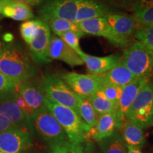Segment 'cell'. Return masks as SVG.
<instances>
[{
    "mask_svg": "<svg viewBox=\"0 0 153 153\" xmlns=\"http://www.w3.org/2000/svg\"><path fill=\"white\" fill-rule=\"evenodd\" d=\"M113 30L120 37L130 39L137 29V23L133 16L111 13L104 17Z\"/></svg>",
    "mask_w": 153,
    "mask_h": 153,
    "instance_id": "obj_17",
    "label": "cell"
},
{
    "mask_svg": "<svg viewBox=\"0 0 153 153\" xmlns=\"http://www.w3.org/2000/svg\"><path fill=\"white\" fill-rule=\"evenodd\" d=\"M7 43H5V42L4 41L2 36H1V35H0V56L2 54L4 50V48L6 47V45H7Z\"/></svg>",
    "mask_w": 153,
    "mask_h": 153,
    "instance_id": "obj_39",
    "label": "cell"
},
{
    "mask_svg": "<svg viewBox=\"0 0 153 153\" xmlns=\"http://www.w3.org/2000/svg\"><path fill=\"white\" fill-rule=\"evenodd\" d=\"M12 1L24 3L29 6H39L45 3L47 0H12Z\"/></svg>",
    "mask_w": 153,
    "mask_h": 153,
    "instance_id": "obj_37",
    "label": "cell"
},
{
    "mask_svg": "<svg viewBox=\"0 0 153 153\" xmlns=\"http://www.w3.org/2000/svg\"><path fill=\"white\" fill-rule=\"evenodd\" d=\"M123 87L108 85V84H102L100 89L107 99L118 105V102H119L120 96L123 91Z\"/></svg>",
    "mask_w": 153,
    "mask_h": 153,
    "instance_id": "obj_31",
    "label": "cell"
},
{
    "mask_svg": "<svg viewBox=\"0 0 153 153\" xmlns=\"http://www.w3.org/2000/svg\"><path fill=\"white\" fill-rule=\"evenodd\" d=\"M36 133L49 148L68 142V135L47 107L36 112L32 122V135Z\"/></svg>",
    "mask_w": 153,
    "mask_h": 153,
    "instance_id": "obj_3",
    "label": "cell"
},
{
    "mask_svg": "<svg viewBox=\"0 0 153 153\" xmlns=\"http://www.w3.org/2000/svg\"><path fill=\"white\" fill-rule=\"evenodd\" d=\"M78 27L85 34L101 36L106 38L115 46L127 47L131 43V39L120 37L113 30L104 17L96 18L78 23Z\"/></svg>",
    "mask_w": 153,
    "mask_h": 153,
    "instance_id": "obj_8",
    "label": "cell"
},
{
    "mask_svg": "<svg viewBox=\"0 0 153 153\" xmlns=\"http://www.w3.org/2000/svg\"><path fill=\"white\" fill-rule=\"evenodd\" d=\"M0 72L18 85L31 79L37 72L22 44L7 43L0 56Z\"/></svg>",
    "mask_w": 153,
    "mask_h": 153,
    "instance_id": "obj_1",
    "label": "cell"
},
{
    "mask_svg": "<svg viewBox=\"0 0 153 153\" xmlns=\"http://www.w3.org/2000/svg\"><path fill=\"white\" fill-rule=\"evenodd\" d=\"M1 7H2V1L0 0V14H1Z\"/></svg>",
    "mask_w": 153,
    "mask_h": 153,
    "instance_id": "obj_43",
    "label": "cell"
},
{
    "mask_svg": "<svg viewBox=\"0 0 153 153\" xmlns=\"http://www.w3.org/2000/svg\"><path fill=\"white\" fill-rule=\"evenodd\" d=\"M64 82L79 97L88 98L101 89L102 82L99 74L68 72L61 76Z\"/></svg>",
    "mask_w": 153,
    "mask_h": 153,
    "instance_id": "obj_9",
    "label": "cell"
},
{
    "mask_svg": "<svg viewBox=\"0 0 153 153\" xmlns=\"http://www.w3.org/2000/svg\"><path fill=\"white\" fill-rule=\"evenodd\" d=\"M88 71L92 74H101L108 72L120 60V55H111L105 57H97L82 52L79 54Z\"/></svg>",
    "mask_w": 153,
    "mask_h": 153,
    "instance_id": "obj_16",
    "label": "cell"
},
{
    "mask_svg": "<svg viewBox=\"0 0 153 153\" xmlns=\"http://www.w3.org/2000/svg\"><path fill=\"white\" fill-rule=\"evenodd\" d=\"M51 38V29L46 23L41 20L35 34L26 43L30 56L34 62L38 64L51 62L48 55Z\"/></svg>",
    "mask_w": 153,
    "mask_h": 153,
    "instance_id": "obj_10",
    "label": "cell"
},
{
    "mask_svg": "<svg viewBox=\"0 0 153 153\" xmlns=\"http://www.w3.org/2000/svg\"><path fill=\"white\" fill-rule=\"evenodd\" d=\"M13 90L0 94V116L9 120L19 131L30 133L24 113L15 102Z\"/></svg>",
    "mask_w": 153,
    "mask_h": 153,
    "instance_id": "obj_12",
    "label": "cell"
},
{
    "mask_svg": "<svg viewBox=\"0 0 153 153\" xmlns=\"http://www.w3.org/2000/svg\"><path fill=\"white\" fill-rule=\"evenodd\" d=\"M134 37L145 45L153 57V25L140 26L135 30Z\"/></svg>",
    "mask_w": 153,
    "mask_h": 153,
    "instance_id": "obj_27",
    "label": "cell"
},
{
    "mask_svg": "<svg viewBox=\"0 0 153 153\" xmlns=\"http://www.w3.org/2000/svg\"><path fill=\"white\" fill-rule=\"evenodd\" d=\"M117 112H111L99 116L95 125L97 131V142L111 136L117 127Z\"/></svg>",
    "mask_w": 153,
    "mask_h": 153,
    "instance_id": "obj_22",
    "label": "cell"
},
{
    "mask_svg": "<svg viewBox=\"0 0 153 153\" xmlns=\"http://www.w3.org/2000/svg\"><path fill=\"white\" fill-rule=\"evenodd\" d=\"M17 85L0 72V94L14 89Z\"/></svg>",
    "mask_w": 153,
    "mask_h": 153,
    "instance_id": "obj_34",
    "label": "cell"
},
{
    "mask_svg": "<svg viewBox=\"0 0 153 153\" xmlns=\"http://www.w3.org/2000/svg\"><path fill=\"white\" fill-rule=\"evenodd\" d=\"M18 129L12 123L3 116H0V133L8 130ZM19 130V129H18Z\"/></svg>",
    "mask_w": 153,
    "mask_h": 153,
    "instance_id": "obj_36",
    "label": "cell"
},
{
    "mask_svg": "<svg viewBox=\"0 0 153 153\" xmlns=\"http://www.w3.org/2000/svg\"><path fill=\"white\" fill-rule=\"evenodd\" d=\"M124 1H129V2H131V1H135V0H123Z\"/></svg>",
    "mask_w": 153,
    "mask_h": 153,
    "instance_id": "obj_44",
    "label": "cell"
},
{
    "mask_svg": "<svg viewBox=\"0 0 153 153\" xmlns=\"http://www.w3.org/2000/svg\"><path fill=\"white\" fill-rule=\"evenodd\" d=\"M127 153H142L140 150L137 148H132V147L127 146Z\"/></svg>",
    "mask_w": 153,
    "mask_h": 153,
    "instance_id": "obj_40",
    "label": "cell"
},
{
    "mask_svg": "<svg viewBox=\"0 0 153 153\" xmlns=\"http://www.w3.org/2000/svg\"><path fill=\"white\" fill-rule=\"evenodd\" d=\"M2 38L4 41L7 43H12L14 41V36L11 33H5L4 35H2Z\"/></svg>",
    "mask_w": 153,
    "mask_h": 153,
    "instance_id": "obj_38",
    "label": "cell"
},
{
    "mask_svg": "<svg viewBox=\"0 0 153 153\" xmlns=\"http://www.w3.org/2000/svg\"><path fill=\"white\" fill-rule=\"evenodd\" d=\"M13 94H14V101L17 104V106L20 108V109L22 111L23 113H24L25 117L26 118V120H27L30 133L32 135V122H33V118L34 116H35L36 112L35 111L32 109V108L28 106L27 103L25 101L24 99L21 97V95L19 94L18 91H16V87H15L14 90H13Z\"/></svg>",
    "mask_w": 153,
    "mask_h": 153,
    "instance_id": "obj_28",
    "label": "cell"
},
{
    "mask_svg": "<svg viewBox=\"0 0 153 153\" xmlns=\"http://www.w3.org/2000/svg\"><path fill=\"white\" fill-rule=\"evenodd\" d=\"M153 7V0H135L133 14L142 12Z\"/></svg>",
    "mask_w": 153,
    "mask_h": 153,
    "instance_id": "obj_35",
    "label": "cell"
},
{
    "mask_svg": "<svg viewBox=\"0 0 153 153\" xmlns=\"http://www.w3.org/2000/svg\"><path fill=\"white\" fill-rule=\"evenodd\" d=\"M89 145H90V146H89V147H90V148H89V150H88L87 151V150H86V151H87V152H89V153H95L94 152H93L92 150H91V144H89Z\"/></svg>",
    "mask_w": 153,
    "mask_h": 153,
    "instance_id": "obj_42",
    "label": "cell"
},
{
    "mask_svg": "<svg viewBox=\"0 0 153 153\" xmlns=\"http://www.w3.org/2000/svg\"><path fill=\"white\" fill-rule=\"evenodd\" d=\"M45 106L57 120L68 135L69 141L73 144L84 143V135L90 128L82 121L74 110L57 104L45 96Z\"/></svg>",
    "mask_w": 153,
    "mask_h": 153,
    "instance_id": "obj_2",
    "label": "cell"
},
{
    "mask_svg": "<svg viewBox=\"0 0 153 153\" xmlns=\"http://www.w3.org/2000/svg\"><path fill=\"white\" fill-rule=\"evenodd\" d=\"M47 153H87L85 148L81 144L76 145L70 141L61 145L50 148Z\"/></svg>",
    "mask_w": 153,
    "mask_h": 153,
    "instance_id": "obj_30",
    "label": "cell"
},
{
    "mask_svg": "<svg viewBox=\"0 0 153 153\" xmlns=\"http://www.w3.org/2000/svg\"><path fill=\"white\" fill-rule=\"evenodd\" d=\"M88 99L99 116L111 112H117L118 105L107 99L101 89L96 91Z\"/></svg>",
    "mask_w": 153,
    "mask_h": 153,
    "instance_id": "obj_24",
    "label": "cell"
},
{
    "mask_svg": "<svg viewBox=\"0 0 153 153\" xmlns=\"http://www.w3.org/2000/svg\"><path fill=\"white\" fill-rule=\"evenodd\" d=\"M33 146L32 135L18 129L0 133V152L4 153H27Z\"/></svg>",
    "mask_w": 153,
    "mask_h": 153,
    "instance_id": "obj_11",
    "label": "cell"
},
{
    "mask_svg": "<svg viewBox=\"0 0 153 153\" xmlns=\"http://www.w3.org/2000/svg\"><path fill=\"white\" fill-rule=\"evenodd\" d=\"M99 145L101 153H127V145L117 131L99 141Z\"/></svg>",
    "mask_w": 153,
    "mask_h": 153,
    "instance_id": "obj_23",
    "label": "cell"
},
{
    "mask_svg": "<svg viewBox=\"0 0 153 153\" xmlns=\"http://www.w3.org/2000/svg\"><path fill=\"white\" fill-rule=\"evenodd\" d=\"M40 22L41 19H36L33 20L26 21L21 25L20 33L26 43H27L35 34L39 26Z\"/></svg>",
    "mask_w": 153,
    "mask_h": 153,
    "instance_id": "obj_29",
    "label": "cell"
},
{
    "mask_svg": "<svg viewBox=\"0 0 153 153\" xmlns=\"http://www.w3.org/2000/svg\"><path fill=\"white\" fill-rule=\"evenodd\" d=\"M76 113L82 121L89 128L95 126L98 120L99 115L95 111L89 99L79 97Z\"/></svg>",
    "mask_w": 153,
    "mask_h": 153,
    "instance_id": "obj_25",
    "label": "cell"
},
{
    "mask_svg": "<svg viewBox=\"0 0 153 153\" xmlns=\"http://www.w3.org/2000/svg\"><path fill=\"white\" fill-rule=\"evenodd\" d=\"M149 84H150L151 88H152V90L153 91V77L152 79H150V82H149Z\"/></svg>",
    "mask_w": 153,
    "mask_h": 153,
    "instance_id": "obj_41",
    "label": "cell"
},
{
    "mask_svg": "<svg viewBox=\"0 0 153 153\" xmlns=\"http://www.w3.org/2000/svg\"><path fill=\"white\" fill-rule=\"evenodd\" d=\"M80 0H47L38 10L41 20L59 19L75 23Z\"/></svg>",
    "mask_w": 153,
    "mask_h": 153,
    "instance_id": "obj_7",
    "label": "cell"
},
{
    "mask_svg": "<svg viewBox=\"0 0 153 153\" xmlns=\"http://www.w3.org/2000/svg\"><path fill=\"white\" fill-rule=\"evenodd\" d=\"M63 41L68 45L70 48L74 50L78 54H80L83 51H82L79 45L80 36L74 31H67L57 35Z\"/></svg>",
    "mask_w": 153,
    "mask_h": 153,
    "instance_id": "obj_32",
    "label": "cell"
},
{
    "mask_svg": "<svg viewBox=\"0 0 153 153\" xmlns=\"http://www.w3.org/2000/svg\"><path fill=\"white\" fill-rule=\"evenodd\" d=\"M120 60L135 77L150 76L153 72L152 55L139 41L128 48Z\"/></svg>",
    "mask_w": 153,
    "mask_h": 153,
    "instance_id": "obj_5",
    "label": "cell"
},
{
    "mask_svg": "<svg viewBox=\"0 0 153 153\" xmlns=\"http://www.w3.org/2000/svg\"><path fill=\"white\" fill-rule=\"evenodd\" d=\"M99 75L102 84H108L120 87H124L137 78L126 68L121 60L109 71Z\"/></svg>",
    "mask_w": 153,
    "mask_h": 153,
    "instance_id": "obj_19",
    "label": "cell"
},
{
    "mask_svg": "<svg viewBox=\"0 0 153 153\" xmlns=\"http://www.w3.org/2000/svg\"><path fill=\"white\" fill-rule=\"evenodd\" d=\"M16 89L28 106L36 112L46 107L45 94L42 88L41 82L38 83L28 79L18 84L16 86Z\"/></svg>",
    "mask_w": 153,
    "mask_h": 153,
    "instance_id": "obj_15",
    "label": "cell"
},
{
    "mask_svg": "<svg viewBox=\"0 0 153 153\" xmlns=\"http://www.w3.org/2000/svg\"><path fill=\"white\" fill-rule=\"evenodd\" d=\"M126 120H132L144 128L153 125V91L149 82L140 91L126 115Z\"/></svg>",
    "mask_w": 153,
    "mask_h": 153,
    "instance_id": "obj_6",
    "label": "cell"
},
{
    "mask_svg": "<svg viewBox=\"0 0 153 153\" xmlns=\"http://www.w3.org/2000/svg\"><path fill=\"white\" fill-rule=\"evenodd\" d=\"M150 76L137 77L128 85L123 88L121 96L118 102L117 115V127L118 130L126 121V115L131 107V104L138 94L140 91L150 82Z\"/></svg>",
    "mask_w": 153,
    "mask_h": 153,
    "instance_id": "obj_13",
    "label": "cell"
},
{
    "mask_svg": "<svg viewBox=\"0 0 153 153\" xmlns=\"http://www.w3.org/2000/svg\"><path fill=\"white\" fill-rule=\"evenodd\" d=\"M48 55L51 61L58 60L71 67L84 65L83 60L79 55L57 36H51Z\"/></svg>",
    "mask_w": 153,
    "mask_h": 153,
    "instance_id": "obj_14",
    "label": "cell"
},
{
    "mask_svg": "<svg viewBox=\"0 0 153 153\" xmlns=\"http://www.w3.org/2000/svg\"><path fill=\"white\" fill-rule=\"evenodd\" d=\"M1 14L4 17L10 18L14 21L23 22L34 18V14L30 6L26 4L17 2L12 0H1Z\"/></svg>",
    "mask_w": 153,
    "mask_h": 153,
    "instance_id": "obj_21",
    "label": "cell"
},
{
    "mask_svg": "<svg viewBox=\"0 0 153 153\" xmlns=\"http://www.w3.org/2000/svg\"><path fill=\"white\" fill-rule=\"evenodd\" d=\"M41 86L45 96L50 99L77 112L79 97L70 89L60 76L46 74L42 78Z\"/></svg>",
    "mask_w": 153,
    "mask_h": 153,
    "instance_id": "obj_4",
    "label": "cell"
},
{
    "mask_svg": "<svg viewBox=\"0 0 153 153\" xmlns=\"http://www.w3.org/2000/svg\"><path fill=\"white\" fill-rule=\"evenodd\" d=\"M112 11L104 4L96 0H80L75 16V23L96 18L105 17Z\"/></svg>",
    "mask_w": 153,
    "mask_h": 153,
    "instance_id": "obj_18",
    "label": "cell"
},
{
    "mask_svg": "<svg viewBox=\"0 0 153 153\" xmlns=\"http://www.w3.org/2000/svg\"><path fill=\"white\" fill-rule=\"evenodd\" d=\"M137 24L141 26H150L153 25V7L142 12L133 14Z\"/></svg>",
    "mask_w": 153,
    "mask_h": 153,
    "instance_id": "obj_33",
    "label": "cell"
},
{
    "mask_svg": "<svg viewBox=\"0 0 153 153\" xmlns=\"http://www.w3.org/2000/svg\"><path fill=\"white\" fill-rule=\"evenodd\" d=\"M44 22L46 23L50 29L52 30L57 36L67 31L75 32L80 36V38L85 36V34L79 29L77 24L76 23H72L59 19H49L45 20Z\"/></svg>",
    "mask_w": 153,
    "mask_h": 153,
    "instance_id": "obj_26",
    "label": "cell"
},
{
    "mask_svg": "<svg viewBox=\"0 0 153 153\" xmlns=\"http://www.w3.org/2000/svg\"><path fill=\"white\" fill-rule=\"evenodd\" d=\"M119 131L121 137L127 146L140 150L145 143V135L143 128L132 120H126Z\"/></svg>",
    "mask_w": 153,
    "mask_h": 153,
    "instance_id": "obj_20",
    "label": "cell"
},
{
    "mask_svg": "<svg viewBox=\"0 0 153 153\" xmlns=\"http://www.w3.org/2000/svg\"><path fill=\"white\" fill-rule=\"evenodd\" d=\"M0 153H4V152H0Z\"/></svg>",
    "mask_w": 153,
    "mask_h": 153,
    "instance_id": "obj_45",
    "label": "cell"
}]
</instances>
